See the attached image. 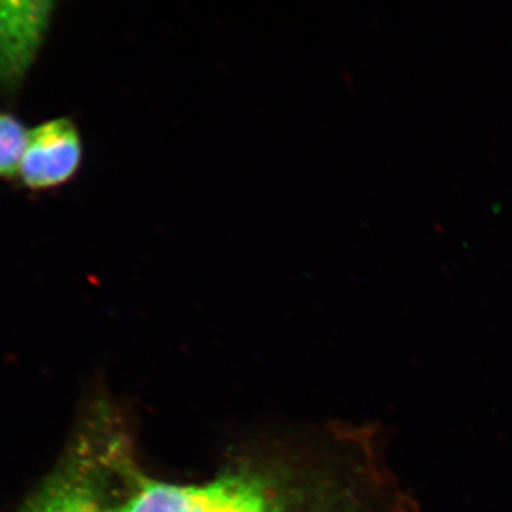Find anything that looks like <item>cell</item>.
Masks as SVG:
<instances>
[{
  "label": "cell",
  "instance_id": "obj_1",
  "mask_svg": "<svg viewBox=\"0 0 512 512\" xmlns=\"http://www.w3.org/2000/svg\"><path fill=\"white\" fill-rule=\"evenodd\" d=\"M376 426L330 431L305 458L241 461L204 484L137 474L121 512H417Z\"/></svg>",
  "mask_w": 512,
  "mask_h": 512
},
{
  "label": "cell",
  "instance_id": "obj_2",
  "mask_svg": "<svg viewBox=\"0 0 512 512\" xmlns=\"http://www.w3.org/2000/svg\"><path fill=\"white\" fill-rule=\"evenodd\" d=\"M136 473L106 410L74 434L20 512H121L120 484Z\"/></svg>",
  "mask_w": 512,
  "mask_h": 512
},
{
  "label": "cell",
  "instance_id": "obj_3",
  "mask_svg": "<svg viewBox=\"0 0 512 512\" xmlns=\"http://www.w3.org/2000/svg\"><path fill=\"white\" fill-rule=\"evenodd\" d=\"M56 0H0V87L13 90L29 72Z\"/></svg>",
  "mask_w": 512,
  "mask_h": 512
},
{
  "label": "cell",
  "instance_id": "obj_4",
  "mask_svg": "<svg viewBox=\"0 0 512 512\" xmlns=\"http://www.w3.org/2000/svg\"><path fill=\"white\" fill-rule=\"evenodd\" d=\"M82 154V138L72 121H47L30 131L19 174L26 187L50 190L72 180Z\"/></svg>",
  "mask_w": 512,
  "mask_h": 512
},
{
  "label": "cell",
  "instance_id": "obj_5",
  "mask_svg": "<svg viewBox=\"0 0 512 512\" xmlns=\"http://www.w3.org/2000/svg\"><path fill=\"white\" fill-rule=\"evenodd\" d=\"M30 131L15 116L0 113V178L20 173Z\"/></svg>",
  "mask_w": 512,
  "mask_h": 512
}]
</instances>
